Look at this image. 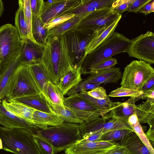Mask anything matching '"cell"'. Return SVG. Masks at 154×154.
<instances>
[{"label": "cell", "mask_w": 154, "mask_h": 154, "mask_svg": "<svg viewBox=\"0 0 154 154\" xmlns=\"http://www.w3.org/2000/svg\"><path fill=\"white\" fill-rule=\"evenodd\" d=\"M41 63L51 82L57 85L73 68L63 35L48 36Z\"/></svg>", "instance_id": "cell-1"}, {"label": "cell", "mask_w": 154, "mask_h": 154, "mask_svg": "<svg viewBox=\"0 0 154 154\" xmlns=\"http://www.w3.org/2000/svg\"><path fill=\"white\" fill-rule=\"evenodd\" d=\"M34 133L52 146L54 154L65 150L82 139L79 124L65 122Z\"/></svg>", "instance_id": "cell-2"}, {"label": "cell", "mask_w": 154, "mask_h": 154, "mask_svg": "<svg viewBox=\"0 0 154 154\" xmlns=\"http://www.w3.org/2000/svg\"><path fill=\"white\" fill-rule=\"evenodd\" d=\"M130 40L122 34L114 32L107 40L87 55L81 67L82 74H90L101 61L121 53L127 52Z\"/></svg>", "instance_id": "cell-3"}, {"label": "cell", "mask_w": 154, "mask_h": 154, "mask_svg": "<svg viewBox=\"0 0 154 154\" xmlns=\"http://www.w3.org/2000/svg\"><path fill=\"white\" fill-rule=\"evenodd\" d=\"M34 135V132L27 129L7 128L0 125L3 149L15 154H42Z\"/></svg>", "instance_id": "cell-4"}, {"label": "cell", "mask_w": 154, "mask_h": 154, "mask_svg": "<svg viewBox=\"0 0 154 154\" xmlns=\"http://www.w3.org/2000/svg\"><path fill=\"white\" fill-rule=\"evenodd\" d=\"M21 46L15 26L7 24L0 27V73L19 61Z\"/></svg>", "instance_id": "cell-5"}, {"label": "cell", "mask_w": 154, "mask_h": 154, "mask_svg": "<svg viewBox=\"0 0 154 154\" xmlns=\"http://www.w3.org/2000/svg\"><path fill=\"white\" fill-rule=\"evenodd\" d=\"M29 66L19 64L17 67L8 85L5 97L6 100H12L41 92L31 75Z\"/></svg>", "instance_id": "cell-6"}, {"label": "cell", "mask_w": 154, "mask_h": 154, "mask_svg": "<svg viewBox=\"0 0 154 154\" xmlns=\"http://www.w3.org/2000/svg\"><path fill=\"white\" fill-rule=\"evenodd\" d=\"M97 32L74 29L63 35L73 68L81 67L86 56V48Z\"/></svg>", "instance_id": "cell-7"}, {"label": "cell", "mask_w": 154, "mask_h": 154, "mask_svg": "<svg viewBox=\"0 0 154 154\" xmlns=\"http://www.w3.org/2000/svg\"><path fill=\"white\" fill-rule=\"evenodd\" d=\"M154 74V69L143 61L134 60L124 68L120 84L121 87L140 91Z\"/></svg>", "instance_id": "cell-8"}, {"label": "cell", "mask_w": 154, "mask_h": 154, "mask_svg": "<svg viewBox=\"0 0 154 154\" xmlns=\"http://www.w3.org/2000/svg\"><path fill=\"white\" fill-rule=\"evenodd\" d=\"M127 52L130 57L154 63V33L148 31L130 40Z\"/></svg>", "instance_id": "cell-9"}, {"label": "cell", "mask_w": 154, "mask_h": 154, "mask_svg": "<svg viewBox=\"0 0 154 154\" xmlns=\"http://www.w3.org/2000/svg\"><path fill=\"white\" fill-rule=\"evenodd\" d=\"M121 14L112 10L111 7L97 10L84 17L75 29L96 31L116 19Z\"/></svg>", "instance_id": "cell-10"}, {"label": "cell", "mask_w": 154, "mask_h": 154, "mask_svg": "<svg viewBox=\"0 0 154 154\" xmlns=\"http://www.w3.org/2000/svg\"><path fill=\"white\" fill-rule=\"evenodd\" d=\"M81 0L44 1L40 17L45 24L78 5Z\"/></svg>", "instance_id": "cell-11"}, {"label": "cell", "mask_w": 154, "mask_h": 154, "mask_svg": "<svg viewBox=\"0 0 154 154\" xmlns=\"http://www.w3.org/2000/svg\"><path fill=\"white\" fill-rule=\"evenodd\" d=\"M109 141L100 140L91 142H78L65 150L68 154H105L119 146Z\"/></svg>", "instance_id": "cell-12"}, {"label": "cell", "mask_w": 154, "mask_h": 154, "mask_svg": "<svg viewBox=\"0 0 154 154\" xmlns=\"http://www.w3.org/2000/svg\"><path fill=\"white\" fill-rule=\"evenodd\" d=\"M0 125L7 128H21L33 132L44 129L37 125L20 118L7 110L0 100Z\"/></svg>", "instance_id": "cell-13"}, {"label": "cell", "mask_w": 154, "mask_h": 154, "mask_svg": "<svg viewBox=\"0 0 154 154\" xmlns=\"http://www.w3.org/2000/svg\"><path fill=\"white\" fill-rule=\"evenodd\" d=\"M19 64L30 66L41 63L45 47L27 39L21 43Z\"/></svg>", "instance_id": "cell-14"}, {"label": "cell", "mask_w": 154, "mask_h": 154, "mask_svg": "<svg viewBox=\"0 0 154 154\" xmlns=\"http://www.w3.org/2000/svg\"><path fill=\"white\" fill-rule=\"evenodd\" d=\"M140 99L141 95L137 97H131L124 102H113L111 108L108 113L111 117L128 122V118L131 116L136 114L135 102Z\"/></svg>", "instance_id": "cell-15"}, {"label": "cell", "mask_w": 154, "mask_h": 154, "mask_svg": "<svg viewBox=\"0 0 154 154\" xmlns=\"http://www.w3.org/2000/svg\"><path fill=\"white\" fill-rule=\"evenodd\" d=\"M122 17L121 14L116 19L97 31L96 34L86 48V56L107 40L113 35Z\"/></svg>", "instance_id": "cell-16"}, {"label": "cell", "mask_w": 154, "mask_h": 154, "mask_svg": "<svg viewBox=\"0 0 154 154\" xmlns=\"http://www.w3.org/2000/svg\"><path fill=\"white\" fill-rule=\"evenodd\" d=\"M115 0H81L77 6L64 14H71L84 17L89 14L100 9L111 7Z\"/></svg>", "instance_id": "cell-17"}, {"label": "cell", "mask_w": 154, "mask_h": 154, "mask_svg": "<svg viewBox=\"0 0 154 154\" xmlns=\"http://www.w3.org/2000/svg\"><path fill=\"white\" fill-rule=\"evenodd\" d=\"M122 77L119 68L112 67L90 75L85 80L91 83H117Z\"/></svg>", "instance_id": "cell-18"}, {"label": "cell", "mask_w": 154, "mask_h": 154, "mask_svg": "<svg viewBox=\"0 0 154 154\" xmlns=\"http://www.w3.org/2000/svg\"><path fill=\"white\" fill-rule=\"evenodd\" d=\"M63 104L65 107L69 109L99 112L100 113L101 116L102 113L100 109L81 96L78 93L65 98Z\"/></svg>", "instance_id": "cell-19"}, {"label": "cell", "mask_w": 154, "mask_h": 154, "mask_svg": "<svg viewBox=\"0 0 154 154\" xmlns=\"http://www.w3.org/2000/svg\"><path fill=\"white\" fill-rule=\"evenodd\" d=\"M2 103L7 110L20 118L34 124L33 115L36 109L12 100L3 99Z\"/></svg>", "instance_id": "cell-20"}, {"label": "cell", "mask_w": 154, "mask_h": 154, "mask_svg": "<svg viewBox=\"0 0 154 154\" xmlns=\"http://www.w3.org/2000/svg\"><path fill=\"white\" fill-rule=\"evenodd\" d=\"M12 100L36 110L44 112H53L46 98L42 92Z\"/></svg>", "instance_id": "cell-21"}, {"label": "cell", "mask_w": 154, "mask_h": 154, "mask_svg": "<svg viewBox=\"0 0 154 154\" xmlns=\"http://www.w3.org/2000/svg\"><path fill=\"white\" fill-rule=\"evenodd\" d=\"M82 74L81 67H79L73 68L64 75L57 85L64 96L82 81Z\"/></svg>", "instance_id": "cell-22"}, {"label": "cell", "mask_w": 154, "mask_h": 154, "mask_svg": "<svg viewBox=\"0 0 154 154\" xmlns=\"http://www.w3.org/2000/svg\"><path fill=\"white\" fill-rule=\"evenodd\" d=\"M136 114L140 123L154 125V100L147 99L143 103L136 105Z\"/></svg>", "instance_id": "cell-23"}, {"label": "cell", "mask_w": 154, "mask_h": 154, "mask_svg": "<svg viewBox=\"0 0 154 154\" xmlns=\"http://www.w3.org/2000/svg\"><path fill=\"white\" fill-rule=\"evenodd\" d=\"M34 124L42 127L44 129L48 126L56 125L64 122L57 115L53 112H46L36 110L33 115Z\"/></svg>", "instance_id": "cell-24"}, {"label": "cell", "mask_w": 154, "mask_h": 154, "mask_svg": "<svg viewBox=\"0 0 154 154\" xmlns=\"http://www.w3.org/2000/svg\"><path fill=\"white\" fill-rule=\"evenodd\" d=\"M42 93L48 103L64 106L65 97L57 85L49 82L44 85Z\"/></svg>", "instance_id": "cell-25"}, {"label": "cell", "mask_w": 154, "mask_h": 154, "mask_svg": "<svg viewBox=\"0 0 154 154\" xmlns=\"http://www.w3.org/2000/svg\"><path fill=\"white\" fill-rule=\"evenodd\" d=\"M122 146L129 154H151L134 131L129 134Z\"/></svg>", "instance_id": "cell-26"}, {"label": "cell", "mask_w": 154, "mask_h": 154, "mask_svg": "<svg viewBox=\"0 0 154 154\" xmlns=\"http://www.w3.org/2000/svg\"><path fill=\"white\" fill-rule=\"evenodd\" d=\"M40 17H32V33L35 42L38 44L45 46L48 37V30Z\"/></svg>", "instance_id": "cell-27"}, {"label": "cell", "mask_w": 154, "mask_h": 154, "mask_svg": "<svg viewBox=\"0 0 154 154\" xmlns=\"http://www.w3.org/2000/svg\"><path fill=\"white\" fill-rule=\"evenodd\" d=\"M18 3L19 8L16 13L15 17V27L22 43L30 38L27 25L25 20L22 0L18 1Z\"/></svg>", "instance_id": "cell-28"}, {"label": "cell", "mask_w": 154, "mask_h": 154, "mask_svg": "<svg viewBox=\"0 0 154 154\" xmlns=\"http://www.w3.org/2000/svg\"><path fill=\"white\" fill-rule=\"evenodd\" d=\"M29 69L34 82L42 92L44 85L51 82L47 72L41 63L30 66Z\"/></svg>", "instance_id": "cell-29"}, {"label": "cell", "mask_w": 154, "mask_h": 154, "mask_svg": "<svg viewBox=\"0 0 154 154\" xmlns=\"http://www.w3.org/2000/svg\"><path fill=\"white\" fill-rule=\"evenodd\" d=\"M128 123L150 153L154 154L153 148L144 132L136 114L131 116L128 118Z\"/></svg>", "instance_id": "cell-30"}, {"label": "cell", "mask_w": 154, "mask_h": 154, "mask_svg": "<svg viewBox=\"0 0 154 154\" xmlns=\"http://www.w3.org/2000/svg\"><path fill=\"white\" fill-rule=\"evenodd\" d=\"M48 103L53 112L57 115L64 122L80 124L84 122L67 108Z\"/></svg>", "instance_id": "cell-31"}, {"label": "cell", "mask_w": 154, "mask_h": 154, "mask_svg": "<svg viewBox=\"0 0 154 154\" xmlns=\"http://www.w3.org/2000/svg\"><path fill=\"white\" fill-rule=\"evenodd\" d=\"M83 18L82 17L75 15L72 18L48 31V36L63 35L66 32L75 29L77 24Z\"/></svg>", "instance_id": "cell-32"}, {"label": "cell", "mask_w": 154, "mask_h": 154, "mask_svg": "<svg viewBox=\"0 0 154 154\" xmlns=\"http://www.w3.org/2000/svg\"><path fill=\"white\" fill-rule=\"evenodd\" d=\"M132 131L127 129L117 130L108 131L103 134L100 140L122 146Z\"/></svg>", "instance_id": "cell-33"}, {"label": "cell", "mask_w": 154, "mask_h": 154, "mask_svg": "<svg viewBox=\"0 0 154 154\" xmlns=\"http://www.w3.org/2000/svg\"><path fill=\"white\" fill-rule=\"evenodd\" d=\"M19 64V61L14 63L0 73V100L5 97L9 82Z\"/></svg>", "instance_id": "cell-34"}, {"label": "cell", "mask_w": 154, "mask_h": 154, "mask_svg": "<svg viewBox=\"0 0 154 154\" xmlns=\"http://www.w3.org/2000/svg\"><path fill=\"white\" fill-rule=\"evenodd\" d=\"M87 91H83L79 92V94L81 96L100 109L102 111L101 116H104L108 113L111 108L113 103L109 97L105 99H97L89 95Z\"/></svg>", "instance_id": "cell-35"}, {"label": "cell", "mask_w": 154, "mask_h": 154, "mask_svg": "<svg viewBox=\"0 0 154 154\" xmlns=\"http://www.w3.org/2000/svg\"><path fill=\"white\" fill-rule=\"evenodd\" d=\"M22 1L25 20L27 25L30 39L36 43L32 33V16L30 6V0H22Z\"/></svg>", "instance_id": "cell-36"}, {"label": "cell", "mask_w": 154, "mask_h": 154, "mask_svg": "<svg viewBox=\"0 0 154 154\" xmlns=\"http://www.w3.org/2000/svg\"><path fill=\"white\" fill-rule=\"evenodd\" d=\"M142 94L143 92L141 91L120 87L111 92L108 96L109 97H137L140 96Z\"/></svg>", "instance_id": "cell-37"}, {"label": "cell", "mask_w": 154, "mask_h": 154, "mask_svg": "<svg viewBox=\"0 0 154 154\" xmlns=\"http://www.w3.org/2000/svg\"><path fill=\"white\" fill-rule=\"evenodd\" d=\"M101 84L98 83H91L84 79L72 88L68 92L67 95L69 96L75 93L83 91L91 90L95 88L100 86Z\"/></svg>", "instance_id": "cell-38"}, {"label": "cell", "mask_w": 154, "mask_h": 154, "mask_svg": "<svg viewBox=\"0 0 154 154\" xmlns=\"http://www.w3.org/2000/svg\"><path fill=\"white\" fill-rule=\"evenodd\" d=\"M70 109L78 118L86 122H88L93 121L101 116L100 113L99 112Z\"/></svg>", "instance_id": "cell-39"}, {"label": "cell", "mask_w": 154, "mask_h": 154, "mask_svg": "<svg viewBox=\"0 0 154 154\" xmlns=\"http://www.w3.org/2000/svg\"><path fill=\"white\" fill-rule=\"evenodd\" d=\"M34 139L42 154H54L53 147L50 143L35 134Z\"/></svg>", "instance_id": "cell-40"}, {"label": "cell", "mask_w": 154, "mask_h": 154, "mask_svg": "<svg viewBox=\"0 0 154 154\" xmlns=\"http://www.w3.org/2000/svg\"><path fill=\"white\" fill-rule=\"evenodd\" d=\"M71 14H64L57 17L45 25V27L48 31L60 24L65 21L74 16Z\"/></svg>", "instance_id": "cell-41"}, {"label": "cell", "mask_w": 154, "mask_h": 154, "mask_svg": "<svg viewBox=\"0 0 154 154\" xmlns=\"http://www.w3.org/2000/svg\"><path fill=\"white\" fill-rule=\"evenodd\" d=\"M117 60L112 57L107 58L98 64L91 71L90 74L112 67L117 63Z\"/></svg>", "instance_id": "cell-42"}, {"label": "cell", "mask_w": 154, "mask_h": 154, "mask_svg": "<svg viewBox=\"0 0 154 154\" xmlns=\"http://www.w3.org/2000/svg\"><path fill=\"white\" fill-rule=\"evenodd\" d=\"M134 0H116L113 2L111 8L115 11L121 14L125 12Z\"/></svg>", "instance_id": "cell-43"}, {"label": "cell", "mask_w": 154, "mask_h": 154, "mask_svg": "<svg viewBox=\"0 0 154 154\" xmlns=\"http://www.w3.org/2000/svg\"><path fill=\"white\" fill-rule=\"evenodd\" d=\"M103 128L91 132L84 135L82 139L79 142H94L100 140V138L103 134Z\"/></svg>", "instance_id": "cell-44"}, {"label": "cell", "mask_w": 154, "mask_h": 154, "mask_svg": "<svg viewBox=\"0 0 154 154\" xmlns=\"http://www.w3.org/2000/svg\"><path fill=\"white\" fill-rule=\"evenodd\" d=\"M88 94L91 97L99 99H105L109 96L107 95L105 89L103 87L99 86L87 91Z\"/></svg>", "instance_id": "cell-45"}, {"label": "cell", "mask_w": 154, "mask_h": 154, "mask_svg": "<svg viewBox=\"0 0 154 154\" xmlns=\"http://www.w3.org/2000/svg\"><path fill=\"white\" fill-rule=\"evenodd\" d=\"M43 1V0H30L32 17H40Z\"/></svg>", "instance_id": "cell-46"}, {"label": "cell", "mask_w": 154, "mask_h": 154, "mask_svg": "<svg viewBox=\"0 0 154 154\" xmlns=\"http://www.w3.org/2000/svg\"><path fill=\"white\" fill-rule=\"evenodd\" d=\"M151 0H134L128 7L125 11L137 13Z\"/></svg>", "instance_id": "cell-47"}, {"label": "cell", "mask_w": 154, "mask_h": 154, "mask_svg": "<svg viewBox=\"0 0 154 154\" xmlns=\"http://www.w3.org/2000/svg\"><path fill=\"white\" fill-rule=\"evenodd\" d=\"M154 12V0H151L146 4L139 11V13L147 15Z\"/></svg>", "instance_id": "cell-48"}, {"label": "cell", "mask_w": 154, "mask_h": 154, "mask_svg": "<svg viewBox=\"0 0 154 154\" xmlns=\"http://www.w3.org/2000/svg\"><path fill=\"white\" fill-rule=\"evenodd\" d=\"M154 74L148 79L140 90L142 92L154 88Z\"/></svg>", "instance_id": "cell-49"}, {"label": "cell", "mask_w": 154, "mask_h": 154, "mask_svg": "<svg viewBox=\"0 0 154 154\" xmlns=\"http://www.w3.org/2000/svg\"><path fill=\"white\" fill-rule=\"evenodd\" d=\"M105 154H129V153L123 147L119 146L110 150Z\"/></svg>", "instance_id": "cell-50"}, {"label": "cell", "mask_w": 154, "mask_h": 154, "mask_svg": "<svg viewBox=\"0 0 154 154\" xmlns=\"http://www.w3.org/2000/svg\"><path fill=\"white\" fill-rule=\"evenodd\" d=\"M145 134L151 145L153 147L154 142V125L150 126L148 131Z\"/></svg>", "instance_id": "cell-51"}, {"label": "cell", "mask_w": 154, "mask_h": 154, "mask_svg": "<svg viewBox=\"0 0 154 154\" xmlns=\"http://www.w3.org/2000/svg\"><path fill=\"white\" fill-rule=\"evenodd\" d=\"M141 96V98L154 100V88L143 92Z\"/></svg>", "instance_id": "cell-52"}, {"label": "cell", "mask_w": 154, "mask_h": 154, "mask_svg": "<svg viewBox=\"0 0 154 154\" xmlns=\"http://www.w3.org/2000/svg\"><path fill=\"white\" fill-rule=\"evenodd\" d=\"M4 11V4L2 1L0 0V17L2 15Z\"/></svg>", "instance_id": "cell-53"}, {"label": "cell", "mask_w": 154, "mask_h": 154, "mask_svg": "<svg viewBox=\"0 0 154 154\" xmlns=\"http://www.w3.org/2000/svg\"><path fill=\"white\" fill-rule=\"evenodd\" d=\"M3 149L2 143L1 139L0 138V149Z\"/></svg>", "instance_id": "cell-54"}, {"label": "cell", "mask_w": 154, "mask_h": 154, "mask_svg": "<svg viewBox=\"0 0 154 154\" xmlns=\"http://www.w3.org/2000/svg\"><path fill=\"white\" fill-rule=\"evenodd\" d=\"M61 154H67V153H62Z\"/></svg>", "instance_id": "cell-55"}]
</instances>
